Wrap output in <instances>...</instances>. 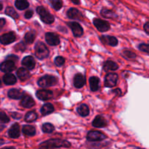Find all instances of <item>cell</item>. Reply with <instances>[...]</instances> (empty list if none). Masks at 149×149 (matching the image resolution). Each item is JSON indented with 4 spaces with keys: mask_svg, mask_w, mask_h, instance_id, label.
<instances>
[{
    "mask_svg": "<svg viewBox=\"0 0 149 149\" xmlns=\"http://www.w3.org/2000/svg\"><path fill=\"white\" fill-rule=\"evenodd\" d=\"M4 143V140H1V139H0V146L1 145H3Z\"/></svg>",
    "mask_w": 149,
    "mask_h": 149,
    "instance_id": "cell-46",
    "label": "cell"
},
{
    "mask_svg": "<svg viewBox=\"0 0 149 149\" xmlns=\"http://www.w3.org/2000/svg\"><path fill=\"white\" fill-rule=\"evenodd\" d=\"M52 6L55 10H59L63 7V1L61 0H49Z\"/></svg>",
    "mask_w": 149,
    "mask_h": 149,
    "instance_id": "cell-35",
    "label": "cell"
},
{
    "mask_svg": "<svg viewBox=\"0 0 149 149\" xmlns=\"http://www.w3.org/2000/svg\"><path fill=\"white\" fill-rule=\"evenodd\" d=\"M68 26L71 28L73 34L75 37H81L83 34V29L81 25L77 22H68Z\"/></svg>",
    "mask_w": 149,
    "mask_h": 149,
    "instance_id": "cell-8",
    "label": "cell"
},
{
    "mask_svg": "<svg viewBox=\"0 0 149 149\" xmlns=\"http://www.w3.org/2000/svg\"><path fill=\"white\" fill-rule=\"evenodd\" d=\"M5 13L7 15L10 16L13 18L16 19L18 18V14L17 13V12L15 10V9L12 7H7L5 10Z\"/></svg>",
    "mask_w": 149,
    "mask_h": 149,
    "instance_id": "cell-32",
    "label": "cell"
},
{
    "mask_svg": "<svg viewBox=\"0 0 149 149\" xmlns=\"http://www.w3.org/2000/svg\"><path fill=\"white\" fill-rule=\"evenodd\" d=\"M100 40L105 45H111V46H116L118 44V39L115 37L112 36H102Z\"/></svg>",
    "mask_w": 149,
    "mask_h": 149,
    "instance_id": "cell-15",
    "label": "cell"
},
{
    "mask_svg": "<svg viewBox=\"0 0 149 149\" xmlns=\"http://www.w3.org/2000/svg\"><path fill=\"white\" fill-rule=\"evenodd\" d=\"M9 121H10V118L7 116V114L3 111H0V122L8 123Z\"/></svg>",
    "mask_w": 149,
    "mask_h": 149,
    "instance_id": "cell-37",
    "label": "cell"
},
{
    "mask_svg": "<svg viewBox=\"0 0 149 149\" xmlns=\"http://www.w3.org/2000/svg\"><path fill=\"white\" fill-rule=\"evenodd\" d=\"M3 81L6 85H13L17 82L15 76L11 73H7L3 77Z\"/></svg>",
    "mask_w": 149,
    "mask_h": 149,
    "instance_id": "cell-23",
    "label": "cell"
},
{
    "mask_svg": "<svg viewBox=\"0 0 149 149\" xmlns=\"http://www.w3.org/2000/svg\"><path fill=\"white\" fill-rule=\"evenodd\" d=\"M35 37H36V33L33 31H30V32H27L25 35V41L27 43L31 44L34 41Z\"/></svg>",
    "mask_w": 149,
    "mask_h": 149,
    "instance_id": "cell-30",
    "label": "cell"
},
{
    "mask_svg": "<svg viewBox=\"0 0 149 149\" xmlns=\"http://www.w3.org/2000/svg\"><path fill=\"white\" fill-rule=\"evenodd\" d=\"M71 1L75 4H79V3H80L79 0H71Z\"/></svg>",
    "mask_w": 149,
    "mask_h": 149,
    "instance_id": "cell-44",
    "label": "cell"
},
{
    "mask_svg": "<svg viewBox=\"0 0 149 149\" xmlns=\"http://www.w3.org/2000/svg\"><path fill=\"white\" fill-rule=\"evenodd\" d=\"M36 97L42 101H46L49 100L53 96V93L52 91L49 90H45V89H42V90H39L37 91L36 93Z\"/></svg>",
    "mask_w": 149,
    "mask_h": 149,
    "instance_id": "cell-12",
    "label": "cell"
},
{
    "mask_svg": "<svg viewBox=\"0 0 149 149\" xmlns=\"http://www.w3.org/2000/svg\"><path fill=\"white\" fill-rule=\"evenodd\" d=\"M99 83H100V80L97 77H92L90 78V89L93 91H97L98 90Z\"/></svg>",
    "mask_w": 149,
    "mask_h": 149,
    "instance_id": "cell-25",
    "label": "cell"
},
{
    "mask_svg": "<svg viewBox=\"0 0 149 149\" xmlns=\"http://www.w3.org/2000/svg\"><path fill=\"white\" fill-rule=\"evenodd\" d=\"M23 91L20 89H13L8 91V96L13 99H19L23 97Z\"/></svg>",
    "mask_w": 149,
    "mask_h": 149,
    "instance_id": "cell-21",
    "label": "cell"
},
{
    "mask_svg": "<svg viewBox=\"0 0 149 149\" xmlns=\"http://www.w3.org/2000/svg\"><path fill=\"white\" fill-rule=\"evenodd\" d=\"M138 49L141 51L146 53H149V44L146 43H141L138 46Z\"/></svg>",
    "mask_w": 149,
    "mask_h": 149,
    "instance_id": "cell-36",
    "label": "cell"
},
{
    "mask_svg": "<svg viewBox=\"0 0 149 149\" xmlns=\"http://www.w3.org/2000/svg\"><path fill=\"white\" fill-rule=\"evenodd\" d=\"M2 8H3L2 4H1V3L0 2V10H2Z\"/></svg>",
    "mask_w": 149,
    "mask_h": 149,
    "instance_id": "cell-48",
    "label": "cell"
},
{
    "mask_svg": "<svg viewBox=\"0 0 149 149\" xmlns=\"http://www.w3.org/2000/svg\"><path fill=\"white\" fill-rule=\"evenodd\" d=\"M1 149H15L14 147H6V148H3Z\"/></svg>",
    "mask_w": 149,
    "mask_h": 149,
    "instance_id": "cell-45",
    "label": "cell"
},
{
    "mask_svg": "<svg viewBox=\"0 0 149 149\" xmlns=\"http://www.w3.org/2000/svg\"><path fill=\"white\" fill-rule=\"evenodd\" d=\"M7 59L11 60V61H13V59H14V60H17V57L15 56H14V55H11V56H9L7 57Z\"/></svg>",
    "mask_w": 149,
    "mask_h": 149,
    "instance_id": "cell-43",
    "label": "cell"
},
{
    "mask_svg": "<svg viewBox=\"0 0 149 149\" xmlns=\"http://www.w3.org/2000/svg\"><path fill=\"white\" fill-rule=\"evenodd\" d=\"M36 12H37L38 14L40 16V18L44 23H47V24H50L52 23L55 20V18L52 15V14L49 13L46 9L44 7H38L36 8Z\"/></svg>",
    "mask_w": 149,
    "mask_h": 149,
    "instance_id": "cell-2",
    "label": "cell"
},
{
    "mask_svg": "<svg viewBox=\"0 0 149 149\" xmlns=\"http://www.w3.org/2000/svg\"><path fill=\"white\" fill-rule=\"evenodd\" d=\"M16 39L15 34L14 32H8V33L4 34L0 37V42L2 45H8L14 42Z\"/></svg>",
    "mask_w": 149,
    "mask_h": 149,
    "instance_id": "cell-10",
    "label": "cell"
},
{
    "mask_svg": "<svg viewBox=\"0 0 149 149\" xmlns=\"http://www.w3.org/2000/svg\"><path fill=\"white\" fill-rule=\"evenodd\" d=\"M1 80H0V86H1Z\"/></svg>",
    "mask_w": 149,
    "mask_h": 149,
    "instance_id": "cell-49",
    "label": "cell"
},
{
    "mask_svg": "<svg viewBox=\"0 0 149 149\" xmlns=\"http://www.w3.org/2000/svg\"><path fill=\"white\" fill-rule=\"evenodd\" d=\"M36 118H37V114L33 111H30L25 115V121L26 122H33L36 120Z\"/></svg>",
    "mask_w": 149,
    "mask_h": 149,
    "instance_id": "cell-31",
    "label": "cell"
},
{
    "mask_svg": "<svg viewBox=\"0 0 149 149\" xmlns=\"http://www.w3.org/2000/svg\"><path fill=\"white\" fill-rule=\"evenodd\" d=\"M34 100L32 99V97L29 95H24L22 97L21 102H20V105L23 107V108H31L34 105Z\"/></svg>",
    "mask_w": 149,
    "mask_h": 149,
    "instance_id": "cell-18",
    "label": "cell"
},
{
    "mask_svg": "<svg viewBox=\"0 0 149 149\" xmlns=\"http://www.w3.org/2000/svg\"><path fill=\"white\" fill-rule=\"evenodd\" d=\"M6 20L4 18H0V31L2 29V28L4 27V26L5 25Z\"/></svg>",
    "mask_w": 149,
    "mask_h": 149,
    "instance_id": "cell-42",
    "label": "cell"
},
{
    "mask_svg": "<svg viewBox=\"0 0 149 149\" xmlns=\"http://www.w3.org/2000/svg\"><path fill=\"white\" fill-rule=\"evenodd\" d=\"M54 111V107L51 103L45 104L42 106V109H41V112L43 115H47L50 114Z\"/></svg>",
    "mask_w": 149,
    "mask_h": 149,
    "instance_id": "cell-27",
    "label": "cell"
},
{
    "mask_svg": "<svg viewBox=\"0 0 149 149\" xmlns=\"http://www.w3.org/2000/svg\"><path fill=\"white\" fill-rule=\"evenodd\" d=\"M143 29L144 31H145L148 34H149V22H147V23H145V25H144L143 26Z\"/></svg>",
    "mask_w": 149,
    "mask_h": 149,
    "instance_id": "cell-41",
    "label": "cell"
},
{
    "mask_svg": "<svg viewBox=\"0 0 149 149\" xmlns=\"http://www.w3.org/2000/svg\"><path fill=\"white\" fill-rule=\"evenodd\" d=\"M118 74L116 73H109L105 77V86L108 88H112L117 83Z\"/></svg>",
    "mask_w": 149,
    "mask_h": 149,
    "instance_id": "cell-7",
    "label": "cell"
},
{
    "mask_svg": "<svg viewBox=\"0 0 149 149\" xmlns=\"http://www.w3.org/2000/svg\"><path fill=\"white\" fill-rule=\"evenodd\" d=\"M4 128V126H3V125H1V124H0V131H1V130H2Z\"/></svg>",
    "mask_w": 149,
    "mask_h": 149,
    "instance_id": "cell-47",
    "label": "cell"
},
{
    "mask_svg": "<svg viewBox=\"0 0 149 149\" xmlns=\"http://www.w3.org/2000/svg\"><path fill=\"white\" fill-rule=\"evenodd\" d=\"M106 138V135L99 131H90L87 134V139L89 141H101Z\"/></svg>",
    "mask_w": 149,
    "mask_h": 149,
    "instance_id": "cell-5",
    "label": "cell"
},
{
    "mask_svg": "<svg viewBox=\"0 0 149 149\" xmlns=\"http://www.w3.org/2000/svg\"><path fill=\"white\" fill-rule=\"evenodd\" d=\"M107 125V121L101 115H97L95 118V119L93 121V126L97 128H102L105 127Z\"/></svg>",
    "mask_w": 149,
    "mask_h": 149,
    "instance_id": "cell-20",
    "label": "cell"
},
{
    "mask_svg": "<svg viewBox=\"0 0 149 149\" xmlns=\"http://www.w3.org/2000/svg\"><path fill=\"white\" fill-rule=\"evenodd\" d=\"M54 129H55L54 126L49 123H46L42 125V131L45 133H51L54 131Z\"/></svg>",
    "mask_w": 149,
    "mask_h": 149,
    "instance_id": "cell-33",
    "label": "cell"
},
{
    "mask_svg": "<svg viewBox=\"0 0 149 149\" xmlns=\"http://www.w3.org/2000/svg\"><path fill=\"white\" fill-rule=\"evenodd\" d=\"M9 137L11 138H17L20 134V126L18 124H14L12 125L8 131Z\"/></svg>",
    "mask_w": 149,
    "mask_h": 149,
    "instance_id": "cell-17",
    "label": "cell"
},
{
    "mask_svg": "<svg viewBox=\"0 0 149 149\" xmlns=\"http://www.w3.org/2000/svg\"><path fill=\"white\" fill-rule=\"evenodd\" d=\"M15 62L9 59L4 61L0 65V70H1V72H10L15 70Z\"/></svg>",
    "mask_w": 149,
    "mask_h": 149,
    "instance_id": "cell-11",
    "label": "cell"
},
{
    "mask_svg": "<svg viewBox=\"0 0 149 149\" xmlns=\"http://www.w3.org/2000/svg\"><path fill=\"white\" fill-rule=\"evenodd\" d=\"M67 16L71 19H74V20H81L83 18L82 14L81 12L77 8H70L67 11Z\"/></svg>",
    "mask_w": 149,
    "mask_h": 149,
    "instance_id": "cell-13",
    "label": "cell"
},
{
    "mask_svg": "<svg viewBox=\"0 0 149 149\" xmlns=\"http://www.w3.org/2000/svg\"><path fill=\"white\" fill-rule=\"evenodd\" d=\"M33 12L31 10H27V11L25 13V18H31L33 16Z\"/></svg>",
    "mask_w": 149,
    "mask_h": 149,
    "instance_id": "cell-40",
    "label": "cell"
},
{
    "mask_svg": "<svg viewBox=\"0 0 149 149\" xmlns=\"http://www.w3.org/2000/svg\"><path fill=\"white\" fill-rule=\"evenodd\" d=\"M122 56H123L125 58L129 60H132L136 58V54H135V53H133L131 51H127H127H124L123 52H122Z\"/></svg>",
    "mask_w": 149,
    "mask_h": 149,
    "instance_id": "cell-34",
    "label": "cell"
},
{
    "mask_svg": "<svg viewBox=\"0 0 149 149\" xmlns=\"http://www.w3.org/2000/svg\"><path fill=\"white\" fill-rule=\"evenodd\" d=\"M22 64L26 67L28 70H33L36 65V62H35V60L33 56H28L24 57L23 59L22 60Z\"/></svg>",
    "mask_w": 149,
    "mask_h": 149,
    "instance_id": "cell-14",
    "label": "cell"
},
{
    "mask_svg": "<svg viewBox=\"0 0 149 149\" xmlns=\"http://www.w3.org/2000/svg\"><path fill=\"white\" fill-rule=\"evenodd\" d=\"M57 82H58V80L54 76L45 75L38 80V85L42 88H46L54 86L56 84Z\"/></svg>",
    "mask_w": 149,
    "mask_h": 149,
    "instance_id": "cell-4",
    "label": "cell"
},
{
    "mask_svg": "<svg viewBox=\"0 0 149 149\" xmlns=\"http://www.w3.org/2000/svg\"><path fill=\"white\" fill-rule=\"evenodd\" d=\"M86 78L83 74H77L74 78V85L76 88L77 89H80V88L83 87L85 84Z\"/></svg>",
    "mask_w": 149,
    "mask_h": 149,
    "instance_id": "cell-16",
    "label": "cell"
},
{
    "mask_svg": "<svg viewBox=\"0 0 149 149\" xmlns=\"http://www.w3.org/2000/svg\"><path fill=\"white\" fill-rule=\"evenodd\" d=\"M119 68V66L113 61H106L103 64V69L105 71H114Z\"/></svg>",
    "mask_w": 149,
    "mask_h": 149,
    "instance_id": "cell-22",
    "label": "cell"
},
{
    "mask_svg": "<svg viewBox=\"0 0 149 149\" xmlns=\"http://www.w3.org/2000/svg\"><path fill=\"white\" fill-rule=\"evenodd\" d=\"M22 131H23V133L25 135L30 136V137L35 135V134H36V129L33 126L31 125L23 126Z\"/></svg>",
    "mask_w": 149,
    "mask_h": 149,
    "instance_id": "cell-24",
    "label": "cell"
},
{
    "mask_svg": "<svg viewBox=\"0 0 149 149\" xmlns=\"http://www.w3.org/2000/svg\"><path fill=\"white\" fill-rule=\"evenodd\" d=\"M70 146L71 143L67 140H61V139H50L41 143L39 149H50L61 147L69 148Z\"/></svg>",
    "mask_w": 149,
    "mask_h": 149,
    "instance_id": "cell-1",
    "label": "cell"
},
{
    "mask_svg": "<svg viewBox=\"0 0 149 149\" xmlns=\"http://www.w3.org/2000/svg\"><path fill=\"white\" fill-rule=\"evenodd\" d=\"M15 48L16 50H17V51H24L25 50H26V46H25V45L23 42H20V43L17 44V45H16Z\"/></svg>",
    "mask_w": 149,
    "mask_h": 149,
    "instance_id": "cell-39",
    "label": "cell"
},
{
    "mask_svg": "<svg viewBox=\"0 0 149 149\" xmlns=\"http://www.w3.org/2000/svg\"><path fill=\"white\" fill-rule=\"evenodd\" d=\"M17 75L21 81H26L30 77V73L27 69L20 67L17 70Z\"/></svg>",
    "mask_w": 149,
    "mask_h": 149,
    "instance_id": "cell-19",
    "label": "cell"
},
{
    "mask_svg": "<svg viewBox=\"0 0 149 149\" xmlns=\"http://www.w3.org/2000/svg\"><path fill=\"white\" fill-rule=\"evenodd\" d=\"M93 23L98 31L101 32H107L110 29V24L106 20L100 18H95L93 20Z\"/></svg>",
    "mask_w": 149,
    "mask_h": 149,
    "instance_id": "cell-6",
    "label": "cell"
},
{
    "mask_svg": "<svg viewBox=\"0 0 149 149\" xmlns=\"http://www.w3.org/2000/svg\"><path fill=\"white\" fill-rule=\"evenodd\" d=\"M49 52L46 45L42 42H38L35 45V56L39 59H44L49 56Z\"/></svg>",
    "mask_w": 149,
    "mask_h": 149,
    "instance_id": "cell-3",
    "label": "cell"
},
{
    "mask_svg": "<svg viewBox=\"0 0 149 149\" xmlns=\"http://www.w3.org/2000/svg\"><path fill=\"white\" fill-rule=\"evenodd\" d=\"M16 8L20 10H23L29 7V3L27 0H16L15 2Z\"/></svg>",
    "mask_w": 149,
    "mask_h": 149,
    "instance_id": "cell-26",
    "label": "cell"
},
{
    "mask_svg": "<svg viewBox=\"0 0 149 149\" xmlns=\"http://www.w3.org/2000/svg\"><path fill=\"white\" fill-rule=\"evenodd\" d=\"M65 63V58L62 56H58L55 58V64L58 67L63 65Z\"/></svg>",
    "mask_w": 149,
    "mask_h": 149,
    "instance_id": "cell-38",
    "label": "cell"
},
{
    "mask_svg": "<svg viewBox=\"0 0 149 149\" xmlns=\"http://www.w3.org/2000/svg\"><path fill=\"white\" fill-rule=\"evenodd\" d=\"M45 39H46L47 42L52 46L58 45L60 43L59 37L56 34L52 33V32H47L45 34Z\"/></svg>",
    "mask_w": 149,
    "mask_h": 149,
    "instance_id": "cell-9",
    "label": "cell"
},
{
    "mask_svg": "<svg viewBox=\"0 0 149 149\" xmlns=\"http://www.w3.org/2000/svg\"><path fill=\"white\" fill-rule=\"evenodd\" d=\"M77 111H78L79 114L83 117L87 116L90 113V110H89L88 106L85 104H82V105H80L77 109Z\"/></svg>",
    "mask_w": 149,
    "mask_h": 149,
    "instance_id": "cell-28",
    "label": "cell"
},
{
    "mask_svg": "<svg viewBox=\"0 0 149 149\" xmlns=\"http://www.w3.org/2000/svg\"><path fill=\"white\" fill-rule=\"evenodd\" d=\"M100 14L102 16L107 18H114L116 17L115 13H113L112 10H108V9H102V10L100 11Z\"/></svg>",
    "mask_w": 149,
    "mask_h": 149,
    "instance_id": "cell-29",
    "label": "cell"
}]
</instances>
